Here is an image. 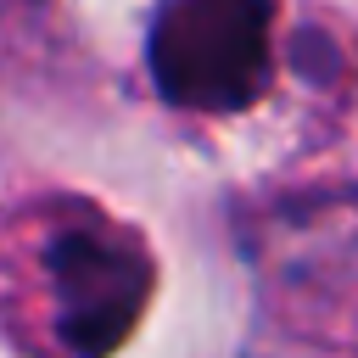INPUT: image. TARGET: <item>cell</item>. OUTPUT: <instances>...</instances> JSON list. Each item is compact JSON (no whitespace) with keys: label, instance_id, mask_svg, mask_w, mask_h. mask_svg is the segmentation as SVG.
<instances>
[{"label":"cell","instance_id":"obj_2","mask_svg":"<svg viewBox=\"0 0 358 358\" xmlns=\"http://www.w3.org/2000/svg\"><path fill=\"white\" fill-rule=\"evenodd\" d=\"M39 274L50 291V330L62 336L67 358H101L106 347H117L151 291V257L140 252V241L95 213L50 229Z\"/></svg>","mask_w":358,"mask_h":358},{"label":"cell","instance_id":"obj_1","mask_svg":"<svg viewBox=\"0 0 358 358\" xmlns=\"http://www.w3.org/2000/svg\"><path fill=\"white\" fill-rule=\"evenodd\" d=\"M145 62L162 101L185 112H235L268 84L274 0H162Z\"/></svg>","mask_w":358,"mask_h":358}]
</instances>
